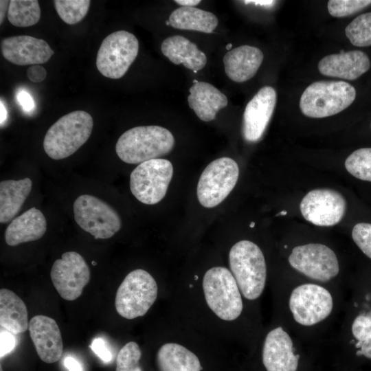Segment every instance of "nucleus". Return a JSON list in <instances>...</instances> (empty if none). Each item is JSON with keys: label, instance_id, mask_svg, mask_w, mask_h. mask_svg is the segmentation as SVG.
<instances>
[{"label": "nucleus", "instance_id": "obj_50", "mask_svg": "<svg viewBox=\"0 0 371 371\" xmlns=\"http://www.w3.org/2000/svg\"><path fill=\"white\" fill-rule=\"evenodd\" d=\"M96 264H97V263H96L95 261H92V265H96Z\"/></svg>", "mask_w": 371, "mask_h": 371}, {"label": "nucleus", "instance_id": "obj_51", "mask_svg": "<svg viewBox=\"0 0 371 371\" xmlns=\"http://www.w3.org/2000/svg\"><path fill=\"white\" fill-rule=\"evenodd\" d=\"M0 371H3L1 365L0 366Z\"/></svg>", "mask_w": 371, "mask_h": 371}, {"label": "nucleus", "instance_id": "obj_24", "mask_svg": "<svg viewBox=\"0 0 371 371\" xmlns=\"http://www.w3.org/2000/svg\"><path fill=\"white\" fill-rule=\"evenodd\" d=\"M0 326L14 335L26 331L29 328L28 313L24 302L13 291L0 290Z\"/></svg>", "mask_w": 371, "mask_h": 371}, {"label": "nucleus", "instance_id": "obj_38", "mask_svg": "<svg viewBox=\"0 0 371 371\" xmlns=\"http://www.w3.org/2000/svg\"><path fill=\"white\" fill-rule=\"evenodd\" d=\"M27 76L32 82L38 83L45 79L47 71L43 66L34 65L27 69Z\"/></svg>", "mask_w": 371, "mask_h": 371}, {"label": "nucleus", "instance_id": "obj_1", "mask_svg": "<svg viewBox=\"0 0 371 371\" xmlns=\"http://www.w3.org/2000/svg\"><path fill=\"white\" fill-rule=\"evenodd\" d=\"M175 146V138L164 127L140 126L125 131L117 139L115 151L125 163L142 164L169 153Z\"/></svg>", "mask_w": 371, "mask_h": 371}, {"label": "nucleus", "instance_id": "obj_2", "mask_svg": "<svg viewBox=\"0 0 371 371\" xmlns=\"http://www.w3.org/2000/svg\"><path fill=\"white\" fill-rule=\"evenodd\" d=\"M229 263L242 295L249 300L258 299L267 281V265L260 248L250 240L238 241L229 251Z\"/></svg>", "mask_w": 371, "mask_h": 371}, {"label": "nucleus", "instance_id": "obj_47", "mask_svg": "<svg viewBox=\"0 0 371 371\" xmlns=\"http://www.w3.org/2000/svg\"><path fill=\"white\" fill-rule=\"evenodd\" d=\"M254 225H255L254 222H251V223H250V225H249L250 227H254Z\"/></svg>", "mask_w": 371, "mask_h": 371}, {"label": "nucleus", "instance_id": "obj_3", "mask_svg": "<svg viewBox=\"0 0 371 371\" xmlns=\"http://www.w3.org/2000/svg\"><path fill=\"white\" fill-rule=\"evenodd\" d=\"M93 126V118L86 111L63 115L47 130L43 144L45 152L55 160L71 156L88 140Z\"/></svg>", "mask_w": 371, "mask_h": 371}, {"label": "nucleus", "instance_id": "obj_14", "mask_svg": "<svg viewBox=\"0 0 371 371\" xmlns=\"http://www.w3.org/2000/svg\"><path fill=\"white\" fill-rule=\"evenodd\" d=\"M303 217L317 226H333L339 223L346 210V201L337 191L328 188L311 190L300 205Z\"/></svg>", "mask_w": 371, "mask_h": 371}, {"label": "nucleus", "instance_id": "obj_46", "mask_svg": "<svg viewBox=\"0 0 371 371\" xmlns=\"http://www.w3.org/2000/svg\"><path fill=\"white\" fill-rule=\"evenodd\" d=\"M287 214V212L286 210H282L278 213L276 216H282V215H286Z\"/></svg>", "mask_w": 371, "mask_h": 371}, {"label": "nucleus", "instance_id": "obj_6", "mask_svg": "<svg viewBox=\"0 0 371 371\" xmlns=\"http://www.w3.org/2000/svg\"><path fill=\"white\" fill-rule=\"evenodd\" d=\"M203 289L207 304L219 318L232 321L240 315L242 294L228 269L214 267L208 269L203 279Z\"/></svg>", "mask_w": 371, "mask_h": 371}, {"label": "nucleus", "instance_id": "obj_18", "mask_svg": "<svg viewBox=\"0 0 371 371\" xmlns=\"http://www.w3.org/2000/svg\"><path fill=\"white\" fill-rule=\"evenodd\" d=\"M28 329L39 358L47 363L58 361L63 355V344L56 322L38 315L30 319Z\"/></svg>", "mask_w": 371, "mask_h": 371}, {"label": "nucleus", "instance_id": "obj_40", "mask_svg": "<svg viewBox=\"0 0 371 371\" xmlns=\"http://www.w3.org/2000/svg\"><path fill=\"white\" fill-rule=\"evenodd\" d=\"M355 348L358 349L357 355L371 359V335L364 341L355 344Z\"/></svg>", "mask_w": 371, "mask_h": 371}, {"label": "nucleus", "instance_id": "obj_8", "mask_svg": "<svg viewBox=\"0 0 371 371\" xmlns=\"http://www.w3.org/2000/svg\"><path fill=\"white\" fill-rule=\"evenodd\" d=\"M139 51V41L132 33L119 30L102 41L96 56L100 73L109 78L119 79L128 71Z\"/></svg>", "mask_w": 371, "mask_h": 371}, {"label": "nucleus", "instance_id": "obj_15", "mask_svg": "<svg viewBox=\"0 0 371 371\" xmlns=\"http://www.w3.org/2000/svg\"><path fill=\"white\" fill-rule=\"evenodd\" d=\"M262 359L267 371H297L300 356L295 352L291 336L284 328L276 326L267 334Z\"/></svg>", "mask_w": 371, "mask_h": 371}, {"label": "nucleus", "instance_id": "obj_13", "mask_svg": "<svg viewBox=\"0 0 371 371\" xmlns=\"http://www.w3.org/2000/svg\"><path fill=\"white\" fill-rule=\"evenodd\" d=\"M90 269L83 257L76 251H67L54 262L50 277L56 290L64 300L79 297L90 280Z\"/></svg>", "mask_w": 371, "mask_h": 371}, {"label": "nucleus", "instance_id": "obj_11", "mask_svg": "<svg viewBox=\"0 0 371 371\" xmlns=\"http://www.w3.org/2000/svg\"><path fill=\"white\" fill-rule=\"evenodd\" d=\"M74 214L76 223L95 239L109 238L121 227L117 212L93 195L79 196L74 203Z\"/></svg>", "mask_w": 371, "mask_h": 371}, {"label": "nucleus", "instance_id": "obj_28", "mask_svg": "<svg viewBox=\"0 0 371 371\" xmlns=\"http://www.w3.org/2000/svg\"><path fill=\"white\" fill-rule=\"evenodd\" d=\"M41 18V8L37 0H11L8 19L16 27H29L37 23Z\"/></svg>", "mask_w": 371, "mask_h": 371}, {"label": "nucleus", "instance_id": "obj_34", "mask_svg": "<svg viewBox=\"0 0 371 371\" xmlns=\"http://www.w3.org/2000/svg\"><path fill=\"white\" fill-rule=\"evenodd\" d=\"M352 238L361 251L371 259V224H356L352 230Z\"/></svg>", "mask_w": 371, "mask_h": 371}, {"label": "nucleus", "instance_id": "obj_20", "mask_svg": "<svg viewBox=\"0 0 371 371\" xmlns=\"http://www.w3.org/2000/svg\"><path fill=\"white\" fill-rule=\"evenodd\" d=\"M264 58L258 47L241 45L229 50L223 56L227 77L236 82H243L254 76Z\"/></svg>", "mask_w": 371, "mask_h": 371}, {"label": "nucleus", "instance_id": "obj_31", "mask_svg": "<svg viewBox=\"0 0 371 371\" xmlns=\"http://www.w3.org/2000/svg\"><path fill=\"white\" fill-rule=\"evenodd\" d=\"M347 171L355 177L371 182V148L352 152L345 161Z\"/></svg>", "mask_w": 371, "mask_h": 371}, {"label": "nucleus", "instance_id": "obj_26", "mask_svg": "<svg viewBox=\"0 0 371 371\" xmlns=\"http://www.w3.org/2000/svg\"><path fill=\"white\" fill-rule=\"evenodd\" d=\"M156 358L159 371H201L202 369L196 355L176 343L163 344Z\"/></svg>", "mask_w": 371, "mask_h": 371}, {"label": "nucleus", "instance_id": "obj_7", "mask_svg": "<svg viewBox=\"0 0 371 371\" xmlns=\"http://www.w3.org/2000/svg\"><path fill=\"white\" fill-rule=\"evenodd\" d=\"M157 296V284L146 271L137 269L131 271L119 286L115 306L124 318L132 319L144 316Z\"/></svg>", "mask_w": 371, "mask_h": 371}, {"label": "nucleus", "instance_id": "obj_33", "mask_svg": "<svg viewBox=\"0 0 371 371\" xmlns=\"http://www.w3.org/2000/svg\"><path fill=\"white\" fill-rule=\"evenodd\" d=\"M371 5V0H330L329 14L334 17H344L358 12Z\"/></svg>", "mask_w": 371, "mask_h": 371}, {"label": "nucleus", "instance_id": "obj_36", "mask_svg": "<svg viewBox=\"0 0 371 371\" xmlns=\"http://www.w3.org/2000/svg\"><path fill=\"white\" fill-rule=\"evenodd\" d=\"M89 347L103 362L109 363L112 360V352L107 343L103 339H94Z\"/></svg>", "mask_w": 371, "mask_h": 371}, {"label": "nucleus", "instance_id": "obj_27", "mask_svg": "<svg viewBox=\"0 0 371 371\" xmlns=\"http://www.w3.org/2000/svg\"><path fill=\"white\" fill-rule=\"evenodd\" d=\"M170 25L176 29L212 33L218 23L212 12L194 7H180L168 19Z\"/></svg>", "mask_w": 371, "mask_h": 371}, {"label": "nucleus", "instance_id": "obj_21", "mask_svg": "<svg viewBox=\"0 0 371 371\" xmlns=\"http://www.w3.org/2000/svg\"><path fill=\"white\" fill-rule=\"evenodd\" d=\"M46 230L45 216L33 207L11 221L5 232V240L9 246H16L41 238Z\"/></svg>", "mask_w": 371, "mask_h": 371}, {"label": "nucleus", "instance_id": "obj_43", "mask_svg": "<svg viewBox=\"0 0 371 371\" xmlns=\"http://www.w3.org/2000/svg\"><path fill=\"white\" fill-rule=\"evenodd\" d=\"M175 3L181 7H194L201 3L200 0H175Z\"/></svg>", "mask_w": 371, "mask_h": 371}, {"label": "nucleus", "instance_id": "obj_12", "mask_svg": "<svg viewBox=\"0 0 371 371\" xmlns=\"http://www.w3.org/2000/svg\"><path fill=\"white\" fill-rule=\"evenodd\" d=\"M289 263L295 270L317 282L326 283L339 273L338 258L333 249L321 243H308L295 247Z\"/></svg>", "mask_w": 371, "mask_h": 371}, {"label": "nucleus", "instance_id": "obj_41", "mask_svg": "<svg viewBox=\"0 0 371 371\" xmlns=\"http://www.w3.org/2000/svg\"><path fill=\"white\" fill-rule=\"evenodd\" d=\"M63 364L68 371H82L80 363L72 357H65Z\"/></svg>", "mask_w": 371, "mask_h": 371}, {"label": "nucleus", "instance_id": "obj_19", "mask_svg": "<svg viewBox=\"0 0 371 371\" xmlns=\"http://www.w3.org/2000/svg\"><path fill=\"white\" fill-rule=\"evenodd\" d=\"M370 60L360 50L341 51L324 56L318 63L319 71L326 76L353 80L369 70Z\"/></svg>", "mask_w": 371, "mask_h": 371}, {"label": "nucleus", "instance_id": "obj_17", "mask_svg": "<svg viewBox=\"0 0 371 371\" xmlns=\"http://www.w3.org/2000/svg\"><path fill=\"white\" fill-rule=\"evenodd\" d=\"M1 51L7 60L21 66L45 63L54 54L45 41L27 35L5 38Z\"/></svg>", "mask_w": 371, "mask_h": 371}, {"label": "nucleus", "instance_id": "obj_42", "mask_svg": "<svg viewBox=\"0 0 371 371\" xmlns=\"http://www.w3.org/2000/svg\"><path fill=\"white\" fill-rule=\"evenodd\" d=\"M10 1H0V24L2 23L6 10L9 8Z\"/></svg>", "mask_w": 371, "mask_h": 371}, {"label": "nucleus", "instance_id": "obj_39", "mask_svg": "<svg viewBox=\"0 0 371 371\" xmlns=\"http://www.w3.org/2000/svg\"><path fill=\"white\" fill-rule=\"evenodd\" d=\"M18 101L24 111L27 112L34 109L35 104L32 96L25 91L21 90L18 93Z\"/></svg>", "mask_w": 371, "mask_h": 371}, {"label": "nucleus", "instance_id": "obj_30", "mask_svg": "<svg viewBox=\"0 0 371 371\" xmlns=\"http://www.w3.org/2000/svg\"><path fill=\"white\" fill-rule=\"evenodd\" d=\"M53 2L60 18L69 25L81 21L87 15L91 4L89 0H54Z\"/></svg>", "mask_w": 371, "mask_h": 371}, {"label": "nucleus", "instance_id": "obj_10", "mask_svg": "<svg viewBox=\"0 0 371 371\" xmlns=\"http://www.w3.org/2000/svg\"><path fill=\"white\" fill-rule=\"evenodd\" d=\"M238 175V166L229 157H221L210 163L197 185L196 194L201 205L207 208L219 205L235 187Z\"/></svg>", "mask_w": 371, "mask_h": 371}, {"label": "nucleus", "instance_id": "obj_9", "mask_svg": "<svg viewBox=\"0 0 371 371\" xmlns=\"http://www.w3.org/2000/svg\"><path fill=\"white\" fill-rule=\"evenodd\" d=\"M173 175L167 159L157 158L139 164L130 175V189L140 202L154 205L165 196Z\"/></svg>", "mask_w": 371, "mask_h": 371}, {"label": "nucleus", "instance_id": "obj_25", "mask_svg": "<svg viewBox=\"0 0 371 371\" xmlns=\"http://www.w3.org/2000/svg\"><path fill=\"white\" fill-rule=\"evenodd\" d=\"M32 186V180L8 179L0 182V223L10 221L19 212Z\"/></svg>", "mask_w": 371, "mask_h": 371}, {"label": "nucleus", "instance_id": "obj_48", "mask_svg": "<svg viewBox=\"0 0 371 371\" xmlns=\"http://www.w3.org/2000/svg\"><path fill=\"white\" fill-rule=\"evenodd\" d=\"M231 46H232V44H228V45H227V47H226L227 49H229L231 47Z\"/></svg>", "mask_w": 371, "mask_h": 371}, {"label": "nucleus", "instance_id": "obj_35", "mask_svg": "<svg viewBox=\"0 0 371 371\" xmlns=\"http://www.w3.org/2000/svg\"><path fill=\"white\" fill-rule=\"evenodd\" d=\"M351 333L357 343H361L371 335V310L359 314L351 325Z\"/></svg>", "mask_w": 371, "mask_h": 371}, {"label": "nucleus", "instance_id": "obj_44", "mask_svg": "<svg viewBox=\"0 0 371 371\" xmlns=\"http://www.w3.org/2000/svg\"><path fill=\"white\" fill-rule=\"evenodd\" d=\"M7 117H8V112H7L6 108L4 106L2 100H1V102H0V124H1V126H2L3 124L5 123V122L6 121Z\"/></svg>", "mask_w": 371, "mask_h": 371}, {"label": "nucleus", "instance_id": "obj_5", "mask_svg": "<svg viewBox=\"0 0 371 371\" xmlns=\"http://www.w3.org/2000/svg\"><path fill=\"white\" fill-rule=\"evenodd\" d=\"M355 97V87L346 82L316 81L304 91L300 100V108L307 117H326L348 108Z\"/></svg>", "mask_w": 371, "mask_h": 371}, {"label": "nucleus", "instance_id": "obj_37", "mask_svg": "<svg viewBox=\"0 0 371 371\" xmlns=\"http://www.w3.org/2000/svg\"><path fill=\"white\" fill-rule=\"evenodd\" d=\"M0 340V357L1 359L14 350L16 346V339L13 333L1 329Z\"/></svg>", "mask_w": 371, "mask_h": 371}, {"label": "nucleus", "instance_id": "obj_32", "mask_svg": "<svg viewBox=\"0 0 371 371\" xmlns=\"http://www.w3.org/2000/svg\"><path fill=\"white\" fill-rule=\"evenodd\" d=\"M142 352L135 341L126 344L119 351L116 359V371H142L139 361Z\"/></svg>", "mask_w": 371, "mask_h": 371}, {"label": "nucleus", "instance_id": "obj_23", "mask_svg": "<svg viewBox=\"0 0 371 371\" xmlns=\"http://www.w3.org/2000/svg\"><path fill=\"white\" fill-rule=\"evenodd\" d=\"M161 50L172 63L183 64L195 73L202 69L207 63L205 53L199 50L195 43L182 36H171L164 39Z\"/></svg>", "mask_w": 371, "mask_h": 371}, {"label": "nucleus", "instance_id": "obj_16", "mask_svg": "<svg viewBox=\"0 0 371 371\" xmlns=\"http://www.w3.org/2000/svg\"><path fill=\"white\" fill-rule=\"evenodd\" d=\"M275 89L262 87L247 104L243 120V135L249 142H256L263 135L276 104Z\"/></svg>", "mask_w": 371, "mask_h": 371}, {"label": "nucleus", "instance_id": "obj_22", "mask_svg": "<svg viewBox=\"0 0 371 371\" xmlns=\"http://www.w3.org/2000/svg\"><path fill=\"white\" fill-rule=\"evenodd\" d=\"M189 91V106L204 122L213 120L218 111L225 108L228 103L224 93L205 82L198 81L190 88Z\"/></svg>", "mask_w": 371, "mask_h": 371}, {"label": "nucleus", "instance_id": "obj_49", "mask_svg": "<svg viewBox=\"0 0 371 371\" xmlns=\"http://www.w3.org/2000/svg\"><path fill=\"white\" fill-rule=\"evenodd\" d=\"M166 23L167 25H170L169 21H166Z\"/></svg>", "mask_w": 371, "mask_h": 371}, {"label": "nucleus", "instance_id": "obj_4", "mask_svg": "<svg viewBox=\"0 0 371 371\" xmlns=\"http://www.w3.org/2000/svg\"><path fill=\"white\" fill-rule=\"evenodd\" d=\"M288 308L294 322L310 328L326 320L335 308L333 294L317 282H305L294 286L288 297Z\"/></svg>", "mask_w": 371, "mask_h": 371}, {"label": "nucleus", "instance_id": "obj_29", "mask_svg": "<svg viewBox=\"0 0 371 371\" xmlns=\"http://www.w3.org/2000/svg\"><path fill=\"white\" fill-rule=\"evenodd\" d=\"M345 33L350 43L357 47L371 45V12L363 13L353 19Z\"/></svg>", "mask_w": 371, "mask_h": 371}, {"label": "nucleus", "instance_id": "obj_45", "mask_svg": "<svg viewBox=\"0 0 371 371\" xmlns=\"http://www.w3.org/2000/svg\"><path fill=\"white\" fill-rule=\"evenodd\" d=\"M245 3H251L261 6H269L273 5L276 1H244Z\"/></svg>", "mask_w": 371, "mask_h": 371}]
</instances>
